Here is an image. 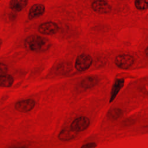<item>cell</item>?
I'll return each instance as SVG.
<instances>
[{
    "label": "cell",
    "instance_id": "6da1fadb",
    "mask_svg": "<svg viewBox=\"0 0 148 148\" xmlns=\"http://www.w3.org/2000/svg\"><path fill=\"white\" fill-rule=\"evenodd\" d=\"M24 46L29 51L43 53L50 49L51 43L47 38L38 35H31L24 39Z\"/></svg>",
    "mask_w": 148,
    "mask_h": 148
},
{
    "label": "cell",
    "instance_id": "7a4b0ae2",
    "mask_svg": "<svg viewBox=\"0 0 148 148\" xmlns=\"http://www.w3.org/2000/svg\"><path fill=\"white\" fill-rule=\"evenodd\" d=\"M92 63V58L90 55L87 54H81L77 56L75 61V68L79 72L87 70Z\"/></svg>",
    "mask_w": 148,
    "mask_h": 148
},
{
    "label": "cell",
    "instance_id": "3957f363",
    "mask_svg": "<svg viewBox=\"0 0 148 148\" xmlns=\"http://www.w3.org/2000/svg\"><path fill=\"white\" fill-rule=\"evenodd\" d=\"M90 124V119L86 116H79L75 119L70 124L69 128L78 133L86 130Z\"/></svg>",
    "mask_w": 148,
    "mask_h": 148
},
{
    "label": "cell",
    "instance_id": "277c9868",
    "mask_svg": "<svg viewBox=\"0 0 148 148\" xmlns=\"http://www.w3.org/2000/svg\"><path fill=\"white\" fill-rule=\"evenodd\" d=\"M58 25L54 21H48L40 24L38 28V32L44 35H53L58 32Z\"/></svg>",
    "mask_w": 148,
    "mask_h": 148
},
{
    "label": "cell",
    "instance_id": "5b68a950",
    "mask_svg": "<svg viewBox=\"0 0 148 148\" xmlns=\"http://www.w3.org/2000/svg\"><path fill=\"white\" fill-rule=\"evenodd\" d=\"M36 102L32 98H27L20 100L14 104V109L18 112L28 113L35 106Z\"/></svg>",
    "mask_w": 148,
    "mask_h": 148
},
{
    "label": "cell",
    "instance_id": "8992f818",
    "mask_svg": "<svg viewBox=\"0 0 148 148\" xmlns=\"http://www.w3.org/2000/svg\"><path fill=\"white\" fill-rule=\"evenodd\" d=\"M134 61V58L128 54H121L117 56L114 60L115 64L120 68L128 69L132 66Z\"/></svg>",
    "mask_w": 148,
    "mask_h": 148
},
{
    "label": "cell",
    "instance_id": "52a82bcc",
    "mask_svg": "<svg viewBox=\"0 0 148 148\" xmlns=\"http://www.w3.org/2000/svg\"><path fill=\"white\" fill-rule=\"evenodd\" d=\"M46 11L45 6L42 3L33 4L29 8L28 13V18L32 20L36 19L44 14Z\"/></svg>",
    "mask_w": 148,
    "mask_h": 148
},
{
    "label": "cell",
    "instance_id": "ba28073f",
    "mask_svg": "<svg viewBox=\"0 0 148 148\" xmlns=\"http://www.w3.org/2000/svg\"><path fill=\"white\" fill-rule=\"evenodd\" d=\"M92 9L99 14L108 13L111 10L109 4L105 1H95L91 3Z\"/></svg>",
    "mask_w": 148,
    "mask_h": 148
},
{
    "label": "cell",
    "instance_id": "9c48e42d",
    "mask_svg": "<svg viewBox=\"0 0 148 148\" xmlns=\"http://www.w3.org/2000/svg\"><path fill=\"white\" fill-rule=\"evenodd\" d=\"M77 136V133L72 130L70 128L62 129L58 133V139L62 142H68L73 140Z\"/></svg>",
    "mask_w": 148,
    "mask_h": 148
},
{
    "label": "cell",
    "instance_id": "30bf717a",
    "mask_svg": "<svg viewBox=\"0 0 148 148\" xmlns=\"http://www.w3.org/2000/svg\"><path fill=\"white\" fill-rule=\"evenodd\" d=\"M28 3L27 0H12L9 2V7L13 12H20L27 6Z\"/></svg>",
    "mask_w": 148,
    "mask_h": 148
},
{
    "label": "cell",
    "instance_id": "8fae6325",
    "mask_svg": "<svg viewBox=\"0 0 148 148\" xmlns=\"http://www.w3.org/2000/svg\"><path fill=\"white\" fill-rule=\"evenodd\" d=\"M98 79L96 76H89L84 78L80 82V86L82 88L88 89L94 87L98 83Z\"/></svg>",
    "mask_w": 148,
    "mask_h": 148
},
{
    "label": "cell",
    "instance_id": "7c38bea8",
    "mask_svg": "<svg viewBox=\"0 0 148 148\" xmlns=\"http://www.w3.org/2000/svg\"><path fill=\"white\" fill-rule=\"evenodd\" d=\"M14 83L13 77L9 74H5L0 76V87L8 88L11 87Z\"/></svg>",
    "mask_w": 148,
    "mask_h": 148
},
{
    "label": "cell",
    "instance_id": "4fadbf2b",
    "mask_svg": "<svg viewBox=\"0 0 148 148\" xmlns=\"http://www.w3.org/2000/svg\"><path fill=\"white\" fill-rule=\"evenodd\" d=\"M124 84V79H117L113 86L112 90L111 91V95H110V102L112 101L116 95H117L118 92L123 87Z\"/></svg>",
    "mask_w": 148,
    "mask_h": 148
},
{
    "label": "cell",
    "instance_id": "5bb4252c",
    "mask_svg": "<svg viewBox=\"0 0 148 148\" xmlns=\"http://www.w3.org/2000/svg\"><path fill=\"white\" fill-rule=\"evenodd\" d=\"M72 70L71 64L68 62H62L58 65L56 71L58 73H60L61 75L68 73Z\"/></svg>",
    "mask_w": 148,
    "mask_h": 148
},
{
    "label": "cell",
    "instance_id": "9a60e30c",
    "mask_svg": "<svg viewBox=\"0 0 148 148\" xmlns=\"http://www.w3.org/2000/svg\"><path fill=\"white\" fill-rule=\"evenodd\" d=\"M122 114L121 110L119 108H113L109 110L108 113V117L112 120H117L119 119Z\"/></svg>",
    "mask_w": 148,
    "mask_h": 148
},
{
    "label": "cell",
    "instance_id": "2e32d148",
    "mask_svg": "<svg viewBox=\"0 0 148 148\" xmlns=\"http://www.w3.org/2000/svg\"><path fill=\"white\" fill-rule=\"evenodd\" d=\"M135 5L139 10H145L148 8V1L138 0L135 1Z\"/></svg>",
    "mask_w": 148,
    "mask_h": 148
},
{
    "label": "cell",
    "instance_id": "e0dca14e",
    "mask_svg": "<svg viewBox=\"0 0 148 148\" xmlns=\"http://www.w3.org/2000/svg\"><path fill=\"white\" fill-rule=\"evenodd\" d=\"M8 71V66L6 64L0 62V76L6 74Z\"/></svg>",
    "mask_w": 148,
    "mask_h": 148
},
{
    "label": "cell",
    "instance_id": "ac0fdd59",
    "mask_svg": "<svg viewBox=\"0 0 148 148\" xmlns=\"http://www.w3.org/2000/svg\"><path fill=\"white\" fill-rule=\"evenodd\" d=\"M97 147V144L95 142H88L83 144L81 146L80 148H95Z\"/></svg>",
    "mask_w": 148,
    "mask_h": 148
},
{
    "label": "cell",
    "instance_id": "d6986e66",
    "mask_svg": "<svg viewBox=\"0 0 148 148\" xmlns=\"http://www.w3.org/2000/svg\"><path fill=\"white\" fill-rule=\"evenodd\" d=\"M16 17H17V14H16L15 12H13L12 13H10L9 14V19L11 21H14L16 18Z\"/></svg>",
    "mask_w": 148,
    "mask_h": 148
},
{
    "label": "cell",
    "instance_id": "ffe728a7",
    "mask_svg": "<svg viewBox=\"0 0 148 148\" xmlns=\"http://www.w3.org/2000/svg\"><path fill=\"white\" fill-rule=\"evenodd\" d=\"M10 148H28L27 146H14Z\"/></svg>",
    "mask_w": 148,
    "mask_h": 148
},
{
    "label": "cell",
    "instance_id": "44dd1931",
    "mask_svg": "<svg viewBox=\"0 0 148 148\" xmlns=\"http://www.w3.org/2000/svg\"><path fill=\"white\" fill-rule=\"evenodd\" d=\"M145 53H146V56L148 57V46L147 47V48L146 49V50H145Z\"/></svg>",
    "mask_w": 148,
    "mask_h": 148
},
{
    "label": "cell",
    "instance_id": "7402d4cb",
    "mask_svg": "<svg viewBox=\"0 0 148 148\" xmlns=\"http://www.w3.org/2000/svg\"><path fill=\"white\" fill-rule=\"evenodd\" d=\"M2 45V39L0 38V49H1V47Z\"/></svg>",
    "mask_w": 148,
    "mask_h": 148
}]
</instances>
